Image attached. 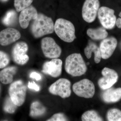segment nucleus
Segmentation results:
<instances>
[{
  "label": "nucleus",
  "instance_id": "obj_1",
  "mask_svg": "<svg viewBox=\"0 0 121 121\" xmlns=\"http://www.w3.org/2000/svg\"><path fill=\"white\" fill-rule=\"evenodd\" d=\"M31 31L33 36L36 39L52 34L54 31V22L51 17L39 13L31 26Z\"/></svg>",
  "mask_w": 121,
  "mask_h": 121
},
{
  "label": "nucleus",
  "instance_id": "obj_2",
  "mask_svg": "<svg viewBox=\"0 0 121 121\" xmlns=\"http://www.w3.org/2000/svg\"><path fill=\"white\" fill-rule=\"evenodd\" d=\"M65 68L67 73L74 77L82 75L87 70L86 64L79 53L71 54L67 57Z\"/></svg>",
  "mask_w": 121,
  "mask_h": 121
},
{
  "label": "nucleus",
  "instance_id": "obj_3",
  "mask_svg": "<svg viewBox=\"0 0 121 121\" xmlns=\"http://www.w3.org/2000/svg\"><path fill=\"white\" fill-rule=\"evenodd\" d=\"M54 31L61 40L66 43H71L76 39L74 25L65 19L59 18L56 20L54 24Z\"/></svg>",
  "mask_w": 121,
  "mask_h": 121
},
{
  "label": "nucleus",
  "instance_id": "obj_4",
  "mask_svg": "<svg viewBox=\"0 0 121 121\" xmlns=\"http://www.w3.org/2000/svg\"><path fill=\"white\" fill-rule=\"evenodd\" d=\"M27 87L23 82L18 80L12 83L9 86V97L13 103L18 107L24 104L26 99Z\"/></svg>",
  "mask_w": 121,
  "mask_h": 121
},
{
  "label": "nucleus",
  "instance_id": "obj_5",
  "mask_svg": "<svg viewBox=\"0 0 121 121\" xmlns=\"http://www.w3.org/2000/svg\"><path fill=\"white\" fill-rule=\"evenodd\" d=\"M72 89L76 95L85 98H93L95 93L94 84L87 79H83L74 83Z\"/></svg>",
  "mask_w": 121,
  "mask_h": 121
},
{
  "label": "nucleus",
  "instance_id": "obj_6",
  "mask_svg": "<svg viewBox=\"0 0 121 121\" xmlns=\"http://www.w3.org/2000/svg\"><path fill=\"white\" fill-rule=\"evenodd\" d=\"M42 51L46 58H58L62 53V49L55 40L51 37H45L41 41Z\"/></svg>",
  "mask_w": 121,
  "mask_h": 121
},
{
  "label": "nucleus",
  "instance_id": "obj_7",
  "mask_svg": "<svg viewBox=\"0 0 121 121\" xmlns=\"http://www.w3.org/2000/svg\"><path fill=\"white\" fill-rule=\"evenodd\" d=\"M71 83L66 78L59 79L52 83L48 89L51 94L58 95L63 98H68L71 93Z\"/></svg>",
  "mask_w": 121,
  "mask_h": 121
},
{
  "label": "nucleus",
  "instance_id": "obj_8",
  "mask_svg": "<svg viewBox=\"0 0 121 121\" xmlns=\"http://www.w3.org/2000/svg\"><path fill=\"white\" fill-rule=\"evenodd\" d=\"M99 6V0H86L82 10L83 19L87 23L94 22L98 15Z\"/></svg>",
  "mask_w": 121,
  "mask_h": 121
},
{
  "label": "nucleus",
  "instance_id": "obj_9",
  "mask_svg": "<svg viewBox=\"0 0 121 121\" xmlns=\"http://www.w3.org/2000/svg\"><path fill=\"white\" fill-rule=\"evenodd\" d=\"M28 50V45L25 42L20 41L17 43L12 50V56L14 62L20 65L27 63L29 60V57L27 54Z\"/></svg>",
  "mask_w": 121,
  "mask_h": 121
},
{
  "label": "nucleus",
  "instance_id": "obj_10",
  "mask_svg": "<svg viewBox=\"0 0 121 121\" xmlns=\"http://www.w3.org/2000/svg\"><path fill=\"white\" fill-rule=\"evenodd\" d=\"M98 15L103 27L108 29L114 27L117 18L113 9L106 7H101L98 12Z\"/></svg>",
  "mask_w": 121,
  "mask_h": 121
},
{
  "label": "nucleus",
  "instance_id": "obj_11",
  "mask_svg": "<svg viewBox=\"0 0 121 121\" xmlns=\"http://www.w3.org/2000/svg\"><path fill=\"white\" fill-rule=\"evenodd\" d=\"M102 74L103 77L99 80L98 84L103 90L111 87L117 81L118 75L113 69L104 68L102 70Z\"/></svg>",
  "mask_w": 121,
  "mask_h": 121
},
{
  "label": "nucleus",
  "instance_id": "obj_12",
  "mask_svg": "<svg viewBox=\"0 0 121 121\" xmlns=\"http://www.w3.org/2000/svg\"><path fill=\"white\" fill-rule=\"evenodd\" d=\"M62 61L60 59H52L44 64L42 72L53 78H57L62 73Z\"/></svg>",
  "mask_w": 121,
  "mask_h": 121
},
{
  "label": "nucleus",
  "instance_id": "obj_13",
  "mask_svg": "<svg viewBox=\"0 0 121 121\" xmlns=\"http://www.w3.org/2000/svg\"><path fill=\"white\" fill-rule=\"evenodd\" d=\"M117 44V41L114 37H107L103 39L99 47L102 58L107 59L110 57L116 49Z\"/></svg>",
  "mask_w": 121,
  "mask_h": 121
},
{
  "label": "nucleus",
  "instance_id": "obj_14",
  "mask_svg": "<svg viewBox=\"0 0 121 121\" xmlns=\"http://www.w3.org/2000/svg\"><path fill=\"white\" fill-rule=\"evenodd\" d=\"M21 34L18 30L12 28H8L0 32V44L7 46L18 40Z\"/></svg>",
  "mask_w": 121,
  "mask_h": 121
},
{
  "label": "nucleus",
  "instance_id": "obj_15",
  "mask_svg": "<svg viewBox=\"0 0 121 121\" xmlns=\"http://www.w3.org/2000/svg\"><path fill=\"white\" fill-rule=\"evenodd\" d=\"M38 14L37 9L31 5L21 11L19 17V22L21 27L24 29L27 28L30 21L35 20L38 17Z\"/></svg>",
  "mask_w": 121,
  "mask_h": 121
},
{
  "label": "nucleus",
  "instance_id": "obj_16",
  "mask_svg": "<svg viewBox=\"0 0 121 121\" xmlns=\"http://www.w3.org/2000/svg\"><path fill=\"white\" fill-rule=\"evenodd\" d=\"M102 99L106 103H114L121 99V88L111 87L104 90L101 95Z\"/></svg>",
  "mask_w": 121,
  "mask_h": 121
},
{
  "label": "nucleus",
  "instance_id": "obj_17",
  "mask_svg": "<svg viewBox=\"0 0 121 121\" xmlns=\"http://www.w3.org/2000/svg\"><path fill=\"white\" fill-rule=\"evenodd\" d=\"M85 56L88 59L91 58L92 53L95 55L94 60L96 63L100 62L102 58L101 54L99 47L96 44L90 41L89 44L84 50Z\"/></svg>",
  "mask_w": 121,
  "mask_h": 121
},
{
  "label": "nucleus",
  "instance_id": "obj_18",
  "mask_svg": "<svg viewBox=\"0 0 121 121\" xmlns=\"http://www.w3.org/2000/svg\"><path fill=\"white\" fill-rule=\"evenodd\" d=\"M17 71V68L15 66L9 67L3 69L0 71V81L5 84L11 83Z\"/></svg>",
  "mask_w": 121,
  "mask_h": 121
},
{
  "label": "nucleus",
  "instance_id": "obj_19",
  "mask_svg": "<svg viewBox=\"0 0 121 121\" xmlns=\"http://www.w3.org/2000/svg\"><path fill=\"white\" fill-rule=\"evenodd\" d=\"M86 33L89 37L94 40L104 39L108 35V32L103 27L96 29H88Z\"/></svg>",
  "mask_w": 121,
  "mask_h": 121
},
{
  "label": "nucleus",
  "instance_id": "obj_20",
  "mask_svg": "<svg viewBox=\"0 0 121 121\" xmlns=\"http://www.w3.org/2000/svg\"><path fill=\"white\" fill-rule=\"evenodd\" d=\"M46 112V108L39 102H33L30 107L29 115L32 117H37L44 115Z\"/></svg>",
  "mask_w": 121,
  "mask_h": 121
},
{
  "label": "nucleus",
  "instance_id": "obj_21",
  "mask_svg": "<svg viewBox=\"0 0 121 121\" xmlns=\"http://www.w3.org/2000/svg\"><path fill=\"white\" fill-rule=\"evenodd\" d=\"M17 19V14L14 10L8 11L2 18V23L6 26H12L15 24Z\"/></svg>",
  "mask_w": 121,
  "mask_h": 121
},
{
  "label": "nucleus",
  "instance_id": "obj_22",
  "mask_svg": "<svg viewBox=\"0 0 121 121\" xmlns=\"http://www.w3.org/2000/svg\"><path fill=\"white\" fill-rule=\"evenodd\" d=\"M83 121H101L103 119L99 116L97 112L94 110L87 111L82 114V117Z\"/></svg>",
  "mask_w": 121,
  "mask_h": 121
},
{
  "label": "nucleus",
  "instance_id": "obj_23",
  "mask_svg": "<svg viewBox=\"0 0 121 121\" xmlns=\"http://www.w3.org/2000/svg\"><path fill=\"white\" fill-rule=\"evenodd\" d=\"M34 0H14V5L16 11L21 12L31 5Z\"/></svg>",
  "mask_w": 121,
  "mask_h": 121
},
{
  "label": "nucleus",
  "instance_id": "obj_24",
  "mask_svg": "<svg viewBox=\"0 0 121 121\" xmlns=\"http://www.w3.org/2000/svg\"><path fill=\"white\" fill-rule=\"evenodd\" d=\"M107 118L108 121H121V111L117 108L109 110L107 112Z\"/></svg>",
  "mask_w": 121,
  "mask_h": 121
},
{
  "label": "nucleus",
  "instance_id": "obj_25",
  "mask_svg": "<svg viewBox=\"0 0 121 121\" xmlns=\"http://www.w3.org/2000/svg\"><path fill=\"white\" fill-rule=\"evenodd\" d=\"M17 107V106L13 103L10 97H8L5 101L4 109L6 112L13 114L15 112Z\"/></svg>",
  "mask_w": 121,
  "mask_h": 121
},
{
  "label": "nucleus",
  "instance_id": "obj_26",
  "mask_svg": "<svg viewBox=\"0 0 121 121\" xmlns=\"http://www.w3.org/2000/svg\"><path fill=\"white\" fill-rule=\"evenodd\" d=\"M10 62V58L8 54L0 51V69L7 66Z\"/></svg>",
  "mask_w": 121,
  "mask_h": 121
},
{
  "label": "nucleus",
  "instance_id": "obj_27",
  "mask_svg": "<svg viewBox=\"0 0 121 121\" xmlns=\"http://www.w3.org/2000/svg\"><path fill=\"white\" fill-rule=\"evenodd\" d=\"M68 121L67 117L65 115L62 113H58L54 114L48 121Z\"/></svg>",
  "mask_w": 121,
  "mask_h": 121
},
{
  "label": "nucleus",
  "instance_id": "obj_28",
  "mask_svg": "<svg viewBox=\"0 0 121 121\" xmlns=\"http://www.w3.org/2000/svg\"><path fill=\"white\" fill-rule=\"evenodd\" d=\"M28 87L29 89H32L36 91H39L40 90L39 86L35 82H29Z\"/></svg>",
  "mask_w": 121,
  "mask_h": 121
},
{
  "label": "nucleus",
  "instance_id": "obj_29",
  "mask_svg": "<svg viewBox=\"0 0 121 121\" xmlns=\"http://www.w3.org/2000/svg\"><path fill=\"white\" fill-rule=\"evenodd\" d=\"M30 78L35 79L36 80H40L41 78V76L40 74L36 72H32L30 74Z\"/></svg>",
  "mask_w": 121,
  "mask_h": 121
},
{
  "label": "nucleus",
  "instance_id": "obj_30",
  "mask_svg": "<svg viewBox=\"0 0 121 121\" xmlns=\"http://www.w3.org/2000/svg\"><path fill=\"white\" fill-rule=\"evenodd\" d=\"M119 16L121 18H118L117 19V20L116 25L118 28H121V12L119 13Z\"/></svg>",
  "mask_w": 121,
  "mask_h": 121
},
{
  "label": "nucleus",
  "instance_id": "obj_31",
  "mask_svg": "<svg viewBox=\"0 0 121 121\" xmlns=\"http://www.w3.org/2000/svg\"><path fill=\"white\" fill-rule=\"evenodd\" d=\"M9 0H0V1L3 2H7V1H8Z\"/></svg>",
  "mask_w": 121,
  "mask_h": 121
},
{
  "label": "nucleus",
  "instance_id": "obj_32",
  "mask_svg": "<svg viewBox=\"0 0 121 121\" xmlns=\"http://www.w3.org/2000/svg\"></svg>",
  "mask_w": 121,
  "mask_h": 121
},
{
  "label": "nucleus",
  "instance_id": "obj_33",
  "mask_svg": "<svg viewBox=\"0 0 121 121\" xmlns=\"http://www.w3.org/2000/svg\"></svg>",
  "mask_w": 121,
  "mask_h": 121
}]
</instances>
